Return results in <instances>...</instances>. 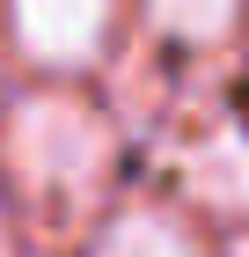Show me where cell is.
<instances>
[{
  "label": "cell",
  "instance_id": "6da1fadb",
  "mask_svg": "<svg viewBox=\"0 0 249 257\" xmlns=\"http://www.w3.org/2000/svg\"><path fill=\"white\" fill-rule=\"evenodd\" d=\"M0 155H8V169H15V184L30 198L81 206V198L103 191L117 140L81 96H22L8 110V125H0Z\"/></svg>",
  "mask_w": 249,
  "mask_h": 257
},
{
  "label": "cell",
  "instance_id": "7a4b0ae2",
  "mask_svg": "<svg viewBox=\"0 0 249 257\" xmlns=\"http://www.w3.org/2000/svg\"><path fill=\"white\" fill-rule=\"evenodd\" d=\"M15 44L37 66H88L110 44V0H15Z\"/></svg>",
  "mask_w": 249,
  "mask_h": 257
},
{
  "label": "cell",
  "instance_id": "3957f363",
  "mask_svg": "<svg viewBox=\"0 0 249 257\" xmlns=\"http://www.w3.org/2000/svg\"><path fill=\"white\" fill-rule=\"evenodd\" d=\"M176 184L198 206H212V213H242L249 206V140H242V125H227V118L198 125L176 147Z\"/></svg>",
  "mask_w": 249,
  "mask_h": 257
},
{
  "label": "cell",
  "instance_id": "277c9868",
  "mask_svg": "<svg viewBox=\"0 0 249 257\" xmlns=\"http://www.w3.org/2000/svg\"><path fill=\"white\" fill-rule=\"evenodd\" d=\"M96 257H205V250H198L176 220H161V213H117L110 228H103Z\"/></svg>",
  "mask_w": 249,
  "mask_h": 257
},
{
  "label": "cell",
  "instance_id": "5b68a950",
  "mask_svg": "<svg viewBox=\"0 0 249 257\" xmlns=\"http://www.w3.org/2000/svg\"><path fill=\"white\" fill-rule=\"evenodd\" d=\"M234 8H242V0H147V15L161 22V37H176V44H220L234 30Z\"/></svg>",
  "mask_w": 249,
  "mask_h": 257
},
{
  "label": "cell",
  "instance_id": "8992f818",
  "mask_svg": "<svg viewBox=\"0 0 249 257\" xmlns=\"http://www.w3.org/2000/svg\"><path fill=\"white\" fill-rule=\"evenodd\" d=\"M0 257H8V220H0Z\"/></svg>",
  "mask_w": 249,
  "mask_h": 257
}]
</instances>
